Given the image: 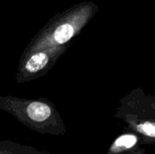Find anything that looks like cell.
Listing matches in <instances>:
<instances>
[{
  "label": "cell",
  "mask_w": 155,
  "mask_h": 154,
  "mask_svg": "<svg viewBox=\"0 0 155 154\" xmlns=\"http://www.w3.org/2000/svg\"><path fill=\"white\" fill-rule=\"evenodd\" d=\"M136 140L137 139L134 135H124V136H122L116 140L115 145L119 146V147L131 148L135 144Z\"/></svg>",
  "instance_id": "cell-5"
},
{
  "label": "cell",
  "mask_w": 155,
  "mask_h": 154,
  "mask_svg": "<svg viewBox=\"0 0 155 154\" xmlns=\"http://www.w3.org/2000/svg\"><path fill=\"white\" fill-rule=\"evenodd\" d=\"M99 11L93 1H84L55 14L31 39L24 51L71 44Z\"/></svg>",
  "instance_id": "cell-1"
},
{
  "label": "cell",
  "mask_w": 155,
  "mask_h": 154,
  "mask_svg": "<svg viewBox=\"0 0 155 154\" xmlns=\"http://www.w3.org/2000/svg\"><path fill=\"white\" fill-rule=\"evenodd\" d=\"M137 130L140 133H144L150 137H155V123L144 122L137 125Z\"/></svg>",
  "instance_id": "cell-6"
},
{
  "label": "cell",
  "mask_w": 155,
  "mask_h": 154,
  "mask_svg": "<svg viewBox=\"0 0 155 154\" xmlns=\"http://www.w3.org/2000/svg\"><path fill=\"white\" fill-rule=\"evenodd\" d=\"M0 154H48L32 146H27L12 141L0 142Z\"/></svg>",
  "instance_id": "cell-4"
},
{
  "label": "cell",
  "mask_w": 155,
  "mask_h": 154,
  "mask_svg": "<svg viewBox=\"0 0 155 154\" xmlns=\"http://www.w3.org/2000/svg\"><path fill=\"white\" fill-rule=\"evenodd\" d=\"M70 45L71 44H67L35 51H24L15 74L16 82L24 84L45 75L68 50Z\"/></svg>",
  "instance_id": "cell-3"
},
{
  "label": "cell",
  "mask_w": 155,
  "mask_h": 154,
  "mask_svg": "<svg viewBox=\"0 0 155 154\" xmlns=\"http://www.w3.org/2000/svg\"><path fill=\"white\" fill-rule=\"evenodd\" d=\"M0 110L12 114L20 123L35 133L55 136L65 133V125L58 110L46 98L24 99L0 95Z\"/></svg>",
  "instance_id": "cell-2"
}]
</instances>
